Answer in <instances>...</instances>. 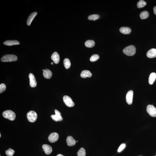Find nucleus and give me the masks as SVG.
I'll use <instances>...</instances> for the list:
<instances>
[{
    "label": "nucleus",
    "mask_w": 156,
    "mask_h": 156,
    "mask_svg": "<svg viewBox=\"0 0 156 156\" xmlns=\"http://www.w3.org/2000/svg\"><path fill=\"white\" fill-rule=\"evenodd\" d=\"M5 152L7 155L8 156H12L14 155L15 151L13 149L10 148L9 150H6Z\"/></svg>",
    "instance_id": "bb28decb"
},
{
    "label": "nucleus",
    "mask_w": 156,
    "mask_h": 156,
    "mask_svg": "<svg viewBox=\"0 0 156 156\" xmlns=\"http://www.w3.org/2000/svg\"><path fill=\"white\" fill-rule=\"evenodd\" d=\"M55 114L51 115V117L53 120L55 121H61L63 120V119L61 116L60 112L58 110H55Z\"/></svg>",
    "instance_id": "0eeeda50"
},
{
    "label": "nucleus",
    "mask_w": 156,
    "mask_h": 156,
    "mask_svg": "<svg viewBox=\"0 0 156 156\" xmlns=\"http://www.w3.org/2000/svg\"><path fill=\"white\" fill-rule=\"evenodd\" d=\"M63 63L65 68L66 69L70 68L71 65V63L69 59L67 58L65 59L64 60Z\"/></svg>",
    "instance_id": "5701e85b"
},
{
    "label": "nucleus",
    "mask_w": 156,
    "mask_h": 156,
    "mask_svg": "<svg viewBox=\"0 0 156 156\" xmlns=\"http://www.w3.org/2000/svg\"><path fill=\"white\" fill-rule=\"evenodd\" d=\"M42 148L45 154L49 155L52 152V147L49 145L47 144L43 145L42 146Z\"/></svg>",
    "instance_id": "ddd939ff"
},
{
    "label": "nucleus",
    "mask_w": 156,
    "mask_h": 156,
    "mask_svg": "<svg viewBox=\"0 0 156 156\" xmlns=\"http://www.w3.org/2000/svg\"><path fill=\"white\" fill-rule=\"evenodd\" d=\"M126 146V144L125 143L122 144L121 145L117 150L118 152H121L125 147Z\"/></svg>",
    "instance_id": "c756f323"
},
{
    "label": "nucleus",
    "mask_w": 156,
    "mask_h": 156,
    "mask_svg": "<svg viewBox=\"0 0 156 156\" xmlns=\"http://www.w3.org/2000/svg\"><path fill=\"white\" fill-rule=\"evenodd\" d=\"M81 76L82 78H86L87 77L90 78L92 76V74L89 70H84L81 72Z\"/></svg>",
    "instance_id": "6ab92c4d"
},
{
    "label": "nucleus",
    "mask_w": 156,
    "mask_h": 156,
    "mask_svg": "<svg viewBox=\"0 0 156 156\" xmlns=\"http://www.w3.org/2000/svg\"><path fill=\"white\" fill-rule=\"evenodd\" d=\"M6 86L5 84L2 83L0 85V93H1L6 90Z\"/></svg>",
    "instance_id": "c85d7f7f"
},
{
    "label": "nucleus",
    "mask_w": 156,
    "mask_h": 156,
    "mask_svg": "<svg viewBox=\"0 0 156 156\" xmlns=\"http://www.w3.org/2000/svg\"><path fill=\"white\" fill-rule=\"evenodd\" d=\"M100 57L97 55H94L91 57L90 59L91 61L93 62L96 61L99 59Z\"/></svg>",
    "instance_id": "cd10ccee"
},
{
    "label": "nucleus",
    "mask_w": 156,
    "mask_h": 156,
    "mask_svg": "<svg viewBox=\"0 0 156 156\" xmlns=\"http://www.w3.org/2000/svg\"></svg>",
    "instance_id": "e433bc0d"
},
{
    "label": "nucleus",
    "mask_w": 156,
    "mask_h": 156,
    "mask_svg": "<svg viewBox=\"0 0 156 156\" xmlns=\"http://www.w3.org/2000/svg\"><path fill=\"white\" fill-rule=\"evenodd\" d=\"M63 100L66 106L69 107H72L74 106V103L72 99L67 96H65L63 97Z\"/></svg>",
    "instance_id": "423d86ee"
},
{
    "label": "nucleus",
    "mask_w": 156,
    "mask_h": 156,
    "mask_svg": "<svg viewBox=\"0 0 156 156\" xmlns=\"http://www.w3.org/2000/svg\"><path fill=\"white\" fill-rule=\"evenodd\" d=\"M146 111L150 116L156 117V108L153 105H148L146 107Z\"/></svg>",
    "instance_id": "39448f33"
},
{
    "label": "nucleus",
    "mask_w": 156,
    "mask_h": 156,
    "mask_svg": "<svg viewBox=\"0 0 156 156\" xmlns=\"http://www.w3.org/2000/svg\"><path fill=\"white\" fill-rule=\"evenodd\" d=\"M3 116L5 118L9 119L10 121H13L15 119L16 116L14 112L10 110H8L4 111L2 114Z\"/></svg>",
    "instance_id": "f03ea898"
},
{
    "label": "nucleus",
    "mask_w": 156,
    "mask_h": 156,
    "mask_svg": "<svg viewBox=\"0 0 156 156\" xmlns=\"http://www.w3.org/2000/svg\"><path fill=\"white\" fill-rule=\"evenodd\" d=\"M51 59L56 64H57L60 61V56L59 54L56 52H54L51 56Z\"/></svg>",
    "instance_id": "4468645a"
},
{
    "label": "nucleus",
    "mask_w": 156,
    "mask_h": 156,
    "mask_svg": "<svg viewBox=\"0 0 156 156\" xmlns=\"http://www.w3.org/2000/svg\"><path fill=\"white\" fill-rule=\"evenodd\" d=\"M51 65H52L53 64V62H51Z\"/></svg>",
    "instance_id": "473e14b6"
},
{
    "label": "nucleus",
    "mask_w": 156,
    "mask_h": 156,
    "mask_svg": "<svg viewBox=\"0 0 156 156\" xmlns=\"http://www.w3.org/2000/svg\"><path fill=\"white\" fill-rule=\"evenodd\" d=\"M154 10V13L156 15V6L154 7L153 9Z\"/></svg>",
    "instance_id": "7c9ffc66"
},
{
    "label": "nucleus",
    "mask_w": 156,
    "mask_h": 156,
    "mask_svg": "<svg viewBox=\"0 0 156 156\" xmlns=\"http://www.w3.org/2000/svg\"><path fill=\"white\" fill-rule=\"evenodd\" d=\"M99 17L100 16L98 15H92L89 16L88 17V19L89 20H93V21H95L96 20L98 19Z\"/></svg>",
    "instance_id": "a878e982"
},
{
    "label": "nucleus",
    "mask_w": 156,
    "mask_h": 156,
    "mask_svg": "<svg viewBox=\"0 0 156 156\" xmlns=\"http://www.w3.org/2000/svg\"><path fill=\"white\" fill-rule=\"evenodd\" d=\"M146 4V2L143 0H140L137 4V6L139 8H141L144 7Z\"/></svg>",
    "instance_id": "b1692460"
},
{
    "label": "nucleus",
    "mask_w": 156,
    "mask_h": 156,
    "mask_svg": "<svg viewBox=\"0 0 156 156\" xmlns=\"http://www.w3.org/2000/svg\"><path fill=\"white\" fill-rule=\"evenodd\" d=\"M78 141H77V142H78Z\"/></svg>",
    "instance_id": "f704fd0d"
},
{
    "label": "nucleus",
    "mask_w": 156,
    "mask_h": 156,
    "mask_svg": "<svg viewBox=\"0 0 156 156\" xmlns=\"http://www.w3.org/2000/svg\"><path fill=\"white\" fill-rule=\"evenodd\" d=\"M17 57L16 55H4L1 58V60L4 62H11L17 61Z\"/></svg>",
    "instance_id": "7ed1b4c3"
},
{
    "label": "nucleus",
    "mask_w": 156,
    "mask_h": 156,
    "mask_svg": "<svg viewBox=\"0 0 156 156\" xmlns=\"http://www.w3.org/2000/svg\"><path fill=\"white\" fill-rule=\"evenodd\" d=\"M156 79V73H152L150 74L149 78V83L150 85H153Z\"/></svg>",
    "instance_id": "aec40b11"
},
{
    "label": "nucleus",
    "mask_w": 156,
    "mask_h": 156,
    "mask_svg": "<svg viewBox=\"0 0 156 156\" xmlns=\"http://www.w3.org/2000/svg\"><path fill=\"white\" fill-rule=\"evenodd\" d=\"M136 51V49L135 46L131 45L125 48L123 50V52L126 55L128 56H133L135 55Z\"/></svg>",
    "instance_id": "f257e3e1"
},
{
    "label": "nucleus",
    "mask_w": 156,
    "mask_h": 156,
    "mask_svg": "<svg viewBox=\"0 0 156 156\" xmlns=\"http://www.w3.org/2000/svg\"><path fill=\"white\" fill-rule=\"evenodd\" d=\"M119 30L121 33L125 35L129 34L131 32V28L128 27H122L120 28Z\"/></svg>",
    "instance_id": "dca6fc26"
},
{
    "label": "nucleus",
    "mask_w": 156,
    "mask_h": 156,
    "mask_svg": "<svg viewBox=\"0 0 156 156\" xmlns=\"http://www.w3.org/2000/svg\"><path fill=\"white\" fill-rule=\"evenodd\" d=\"M140 16V18L142 20L146 19L148 17L149 13L147 11H144L141 12Z\"/></svg>",
    "instance_id": "4be33fe9"
},
{
    "label": "nucleus",
    "mask_w": 156,
    "mask_h": 156,
    "mask_svg": "<svg viewBox=\"0 0 156 156\" xmlns=\"http://www.w3.org/2000/svg\"><path fill=\"white\" fill-rule=\"evenodd\" d=\"M133 92L132 90L129 91L126 95V100L127 102L129 105L132 104V102Z\"/></svg>",
    "instance_id": "1a4fd4ad"
},
{
    "label": "nucleus",
    "mask_w": 156,
    "mask_h": 156,
    "mask_svg": "<svg viewBox=\"0 0 156 156\" xmlns=\"http://www.w3.org/2000/svg\"><path fill=\"white\" fill-rule=\"evenodd\" d=\"M59 138V135L57 133L53 132L51 133L49 136L48 139L51 143H54L57 141Z\"/></svg>",
    "instance_id": "6e6552de"
},
{
    "label": "nucleus",
    "mask_w": 156,
    "mask_h": 156,
    "mask_svg": "<svg viewBox=\"0 0 156 156\" xmlns=\"http://www.w3.org/2000/svg\"><path fill=\"white\" fill-rule=\"evenodd\" d=\"M85 45L88 48H92L95 46V42L93 40H88L85 42Z\"/></svg>",
    "instance_id": "412c9836"
},
{
    "label": "nucleus",
    "mask_w": 156,
    "mask_h": 156,
    "mask_svg": "<svg viewBox=\"0 0 156 156\" xmlns=\"http://www.w3.org/2000/svg\"><path fill=\"white\" fill-rule=\"evenodd\" d=\"M4 44L6 45L10 46L18 45L20 44V43L16 40H9L4 42Z\"/></svg>",
    "instance_id": "f3484780"
},
{
    "label": "nucleus",
    "mask_w": 156,
    "mask_h": 156,
    "mask_svg": "<svg viewBox=\"0 0 156 156\" xmlns=\"http://www.w3.org/2000/svg\"><path fill=\"white\" fill-rule=\"evenodd\" d=\"M37 15V12H34L30 15L27 21V24L29 26L30 25L32 21Z\"/></svg>",
    "instance_id": "2eb2a0df"
},
{
    "label": "nucleus",
    "mask_w": 156,
    "mask_h": 156,
    "mask_svg": "<svg viewBox=\"0 0 156 156\" xmlns=\"http://www.w3.org/2000/svg\"><path fill=\"white\" fill-rule=\"evenodd\" d=\"M29 77L30 79V85L31 87H35L37 85L36 79L35 76L32 73L29 74Z\"/></svg>",
    "instance_id": "9d476101"
},
{
    "label": "nucleus",
    "mask_w": 156,
    "mask_h": 156,
    "mask_svg": "<svg viewBox=\"0 0 156 156\" xmlns=\"http://www.w3.org/2000/svg\"><path fill=\"white\" fill-rule=\"evenodd\" d=\"M27 117L28 121L30 122L33 123L36 121L37 118V115L35 111H30L27 114Z\"/></svg>",
    "instance_id": "20e7f679"
},
{
    "label": "nucleus",
    "mask_w": 156,
    "mask_h": 156,
    "mask_svg": "<svg viewBox=\"0 0 156 156\" xmlns=\"http://www.w3.org/2000/svg\"><path fill=\"white\" fill-rule=\"evenodd\" d=\"M78 156H86V151L83 148H81L77 152Z\"/></svg>",
    "instance_id": "393cba45"
},
{
    "label": "nucleus",
    "mask_w": 156,
    "mask_h": 156,
    "mask_svg": "<svg viewBox=\"0 0 156 156\" xmlns=\"http://www.w3.org/2000/svg\"><path fill=\"white\" fill-rule=\"evenodd\" d=\"M1 137V133H0V137Z\"/></svg>",
    "instance_id": "72a5a7b5"
},
{
    "label": "nucleus",
    "mask_w": 156,
    "mask_h": 156,
    "mask_svg": "<svg viewBox=\"0 0 156 156\" xmlns=\"http://www.w3.org/2000/svg\"><path fill=\"white\" fill-rule=\"evenodd\" d=\"M66 142L68 146H74L76 143V141L71 136L67 137L66 139Z\"/></svg>",
    "instance_id": "f8f14e48"
},
{
    "label": "nucleus",
    "mask_w": 156,
    "mask_h": 156,
    "mask_svg": "<svg viewBox=\"0 0 156 156\" xmlns=\"http://www.w3.org/2000/svg\"></svg>",
    "instance_id": "c9c22d12"
},
{
    "label": "nucleus",
    "mask_w": 156,
    "mask_h": 156,
    "mask_svg": "<svg viewBox=\"0 0 156 156\" xmlns=\"http://www.w3.org/2000/svg\"><path fill=\"white\" fill-rule=\"evenodd\" d=\"M43 76L47 79H50L52 75V72L49 69H45L43 72Z\"/></svg>",
    "instance_id": "a211bd4d"
},
{
    "label": "nucleus",
    "mask_w": 156,
    "mask_h": 156,
    "mask_svg": "<svg viewBox=\"0 0 156 156\" xmlns=\"http://www.w3.org/2000/svg\"><path fill=\"white\" fill-rule=\"evenodd\" d=\"M146 56L150 58H153L156 57V49L152 48L151 49L147 51L146 53Z\"/></svg>",
    "instance_id": "9b49d317"
},
{
    "label": "nucleus",
    "mask_w": 156,
    "mask_h": 156,
    "mask_svg": "<svg viewBox=\"0 0 156 156\" xmlns=\"http://www.w3.org/2000/svg\"><path fill=\"white\" fill-rule=\"evenodd\" d=\"M56 156H64L61 154H58Z\"/></svg>",
    "instance_id": "2f4dec72"
}]
</instances>
